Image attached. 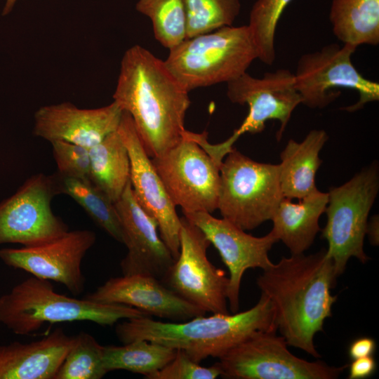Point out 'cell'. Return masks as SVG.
Instances as JSON below:
<instances>
[{
  "instance_id": "cell-1",
  "label": "cell",
  "mask_w": 379,
  "mask_h": 379,
  "mask_svg": "<svg viewBox=\"0 0 379 379\" xmlns=\"http://www.w3.org/2000/svg\"><path fill=\"white\" fill-rule=\"evenodd\" d=\"M337 276L325 249L315 253L282 257L262 270L256 280L261 294L272 302L277 328L287 344L314 358L317 333L332 315L337 296L331 290Z\"/></svg>"
},
{
  "instance_id": "cell-2",
  "label": "cell",
  "mask_w": 379,
  "mask_h": 379,
  "mask_svg": "<svg viewBox=\"0 0 379 379\" xmlns=\"http://www.w3.org/2000/svg\"><path fill=\"white\" fill-rule=\"evenodd\" d=\"M189 92L164 60L140 45L124 53L114 101L131 117L150 157L177 145L186 130L185 117L191 104Z\"/></svg>"
},
{
  "instance_id": "cell-3",
  "label": "cell",
  "mask_w": 379,
  "mask_h": 379,
  "mask_svg": "<svg viewBox=\"0 0 379 379\" xmlns=\"http://www.w3.org/2000/svg\"><path fill=\"white\" fill-rule=\"evenodd\" d=\"M277 330L272 304L261 294L258 302L244 312L167 322L142 316L125 319L115 332L123 344L146 340L182 350L201 363L210 357L219 358L254 331Z\"/></svg>"
},
{
  "instance_id": "cell-4",
  "label": "cell",
  "mask_w": 379,
  "mask_h": 379,
  "mask_svg": "<svg viewBox=\"0 0 379 379\" xmlns=\"http://www.w3.org/2000/svg\"><path fill=\"white\" fill-rule=\"evenodd\" d=\"M147 316L134 307L78 299L57 293L48 280L28 278L0 298V323L18 335L45 324L88 321L112 326L118 321Z\"/></svg>"
},
{
  "instance_id": "cell-5",
  "label": "cell",
  "mask_w": 379,
  "mask_h": 379,
  "mask_svg": "<svg viewBox=\"0 0 379 379\" xmlns=\"http://www.w3.org/2000/svg\"><path fill=\"white\" fill-rule=\"evenodd\" d=\"M258 59L248 25L226 26L187 38L169 50L164 60L188 91L227 83L244 73Z\"/></svg>"
},
{
  "instance_id": "cell-6",
  "label": "cell",
  "mask_w": 379,
  "mask_h": 379,
  "mask_svg": "<svg viewBox=\"0 0 379 379\" xmlns=\"http://www.w3.org/2000/svg\"><path fill=\"white\" fill-rule=\"evenodd\" d=\"M220 166L218 209L241 230L271 220L284 199L279 164L254 161L233 148Z\"/></svg>"
},
{
  "instance_id": "cell-7",
  "label": "cell",
  "mask_w": 379,
  "mask_h": 379,
  "mask_svg": "<svg viewBox=\"0 0 379 379\" xmlns=\"http://www.w3.org/2000/svg\"><path fill=\"white\" fill-rule=\"evenodd\" d=\"M378 173L373 163L328 192L322 237L328 241L326 255L333 260L337 277L343 273L350 258L363 264L370 259L364 241L368 215L379 191Z\"/></svg>"
},
{
  "instance_id": "cell-8",
  "label": "cell",
  "mask_w": 379,
  "mask_h": 379,
  "mask_svg": "<svg viewBox=\"0 0 379 379\" xmlns=\"http://www.w3.org/2000/svg\"><path fill=\"white\" fill-rule=\"evenodd\" d=\"M227 86L229 100L235 104H246L248 113L229 138L221 143L206 145V152L218 163L232 150L233 145L241 135L261 133L268 120L279 121L277 139L280 140L293 110L302 103L295 88L294 74L288 69L266 72L262 78L245 72L227 82Z\"/></svg>"
},
{
  "instance_id": "cell-9",
  "label": "cell",
  "mask_w": 379,
  "mask_h": 379,
  "mask_svg": "<svg viewBox=\"0 0 379 379\" xmlns=\"http://www.w3.org/2000/svg\"><path fill=\"white\" fill-rule=\"evenodd\" d=\"M276 331H256L220 356L221 376L232 379H335L347 365L309 361L292 354Z\"/></svg>"
},
{
  "instance_id": "cell-10",
  "label": "cell",
  "mask_w": 379,
  "mask_h": 379,
  "mask_svg": "<svg viewBox=\"0 0 379 379\" xmlns=\"http://www.w3.org/2000/svg\"><path fill=\"white\" fill-rule=\"evenodd\" d=\"M357 48L333 43L319 51L302 54L298 59L295 84L302 103L322 109L335 100L346 88L359 93V100L343 108L347 112L361 109L366 103L379 100V84L367 79L355 68L351 57Z\"/></svg>"
},
{
  "instance_id": "cell-11",
  "label": "cell",
  "mask_w": 379,
  "mask_h": 379,
  "mask_svg": "<svg viewBox=\"0 0 379 379\" xmlns=\"http://www.w3.org/2000/svg\"><path fill=\"white\" fill-rule=\"evenodd\" d=\"M151 161L171 201L183 214L218 209L220 166L193 140L183 133L177 145Z\"/></svg>"
},
{
  "instance_id": "cell-12",
  "label": "cell",
  "mask_w": 379,
  "mask_h": 379,
  "mask_svg": "<svg viewBox=\"0 0 379 379\" xmlns=\"http://www.w3.org/2000/svg\"><path fill=\"white\" fill-rule=\"evenodd\" d=\"M180 220L178 256L160 280L206 312L229 313V277L208 260L207 249L211 243L201 230L185 216Z\"/></svg>"
},
{
  "instance_id": "cell-13",
  "label": "cell",
  "mask_w": 379,
  "mask_h": 379,
  "mask_svg": "<svg viewBox=\"0 0 379 379\" xmlns=\"http://www.w3.org/2000/svg\"><path fill=\"white\" fill-rule=\"evenodd\" d=\"M55 193L50 175L28 178L11 197L0 202V244L33 246L53 240L69 230L51 209Z\"/></svg>"
},
{
  "instance_id": "cell-14",
  "label": "cell",
  "mask_w": 379,
  "mask_h": 379,
  "mask_svg": "<svg viewBox=\"0 0 379 379\" xmlns=\"http://www.w3.org/2000/svg\"><path fill=\"white\" fill-rule=\"evenodd\" d=\"M88 230H68L62 235L33 246L0 249V259L7 265L26 271L36 278L63 284L74 295L84 289L81 262L95 242Z\"/></svg>"
},
{
  "instance_id": "cell-15",
  "label": "cell",
  "mask_w": 379,
  "mask_h": 379,
  "mask_svg": "<svg viewBox=\"0 0 379 379\" xmlns=\"http://www.w3.org/2000/svg\"><path fill=\"white\" fill-rule=\"evenodd\" d=\"M184 216L199 228L218 250L230 272L227 301L232 313L239 308V293L244 272L248 269L267 268L273 262L269 258L272 246L278 241L270 232L262 237L247 234L225 218H216L204 211Z\"/></svg>"
},
{
  "instance_id": "cell-16",
  "label": "cell",
  "mask_w": 379,
  "mask_h": 379,
  "mask_svg": "<svg viewBox=\"0 0 379 379\" xmlns=\"http://www.w3.org/2000/svg\"><path fill=\"white\" fill-rule=\"evenodd\" d=\"M130 159V180L142 208L157 222L159 234L175 260L180 252V218L147 154L131 115L123 111L117 128Z\"/></svg>"
},
{
  "instance_id": "cell-17",
  "label": "cell",
  "mask_w": 379,
  "mask_h": 379,
  "mask_svg": "<svg viewBox=\"0 0 379 379\" xmlns=\"http://www.w3.org/2000/svg\"><path fill=\"white\" fill-rule=\"evenodd\" d=\"M114 205L127 248L120 263L122 274H147L161 279L175 259L159 234L157 222L138 202L131 180Z\"/></svg>"
},
{
  "instance_id": "cell-18",
  "label": "cell",
  "mask_w": 379,
  "mask_h": 379,
  "mask_svg": "<svg viewBox=\"0 0 379 379\" xmlns=\"http://www.w3.org/2000/svg\"><path fill=\"white\" fill-rule=\"evenodd\" d=\"M123 110L113 101L95 109H81L69 102L41 107L34 115L33 134L49 141H65L86 148L117 130Z\"/></svg>"
},
{
  "instance_id": "cell-19",
  "label": "cell",
  "mask_w": 379,
  "mask_h": 379,
  "mask_svg": "<svg viewBox=\"0 0 379 379\" xmlns=\"http://www.w3.org/2000/svg\"><path fill=\"white\" fill-rule=\"evenodd\" d=\"M85 298L128 305L172 321H184L206 312L182 298L160 279L147 274H123L108 279Z\"/></svg>"
},
{
  "instance_id": "cell-20",
  "label": "cell",
  "mask_w": 379,
  "mask_h": 379,
  "mask_svg": "<svg viewBox=\"0 0 379 379\" xmlns=\"http://www.w3.org/2000/svg\"><path fill=\"white\" fill-rule=\"evenodd\" d=\"M72 340L57 328L39 340L0 347V379H55Z\"/></svg>"
},
{
  "instance_id": "cell-21",
  "label": "cell",
  "mask_w": 379,
  "mask_h": 379,
  "mask_svg": "<svg viewBox=\"0 0 379 379\" xmlns=\"http://www.w3.org/2000/svg\"><path fill=\"white\" fill-rule=\"evenodd\" d=\"M328 139L324 130L310 131L301 142L290 139L280 154L279 181L284 198L299 200L319 190V153Z\"/></svg>"
},
{
  "instance_id": "cell-22",
  "label": "cell",
  "mask_w": 379,
  "mask_h": 379,
  "mask_svg": "<svg viewBox=\"0 0 379 379\" xmlns=\"http://www.w3.org/2000/svg\"><path fill=\"white\" fill-rule=\"evenodd\" d=\"M328 192L319 190L300 199L298 203L284 198L277 208L270 231L281 241L292 255L304 253L320 232L319 220L325 212Z\"/></svg>"
},
{
  "instance_id": "cell-23",
  "label": "cell",
  "mask_w": 379,
  "mask_h": 379,
  "mask_svg": "<svg viewBox=\"0 0 379 379\" xmlns=\"http://www.w3.org/2000/svg\"><path fill=\"white\" fill-rule=\"evenodd\" d=\"M89 155L90 180L116 203L130 180L131 170L128 152L118 131L91 147Z\"/></svg>"
},
{
  "instance_id": "cell-24",
  "label": "cell",
  "mask_w": 379,
  "mask_h": 379,
  "mask_svg": "<svg viewBox=\"0 0 379 379\" xmlns=\"http://www.w3.org/2000/svg\"><path fill=\"white\" fill-rule=\"evenodd\" d=\"M329 20L343 44H379V0H332Z\"/></svg>"
},
{
  "instance_id": "cell-25",
  "label": "cell",
  "mask_w": 379,
  "mask_h": 379,
  "mask_svg": "<svg viewBox=\"0 0 379 379\" xmlns=\"http://www.w3.org/2000/svg\"><path fill=\"white\" fill-rule=\"evenodd\" d=\"M56 195L72 198L104 231L124 244L121 221L114 204L88 179L68 177L58 172L50 175Z\"/></svg>"
},
{
  "instance_id": "cell-26",
  "label": "cell",
  "mask_w": 379,
  "mask_h": 379,
  "mask_svg": "<svg viewBox=\"0 0 379 379\" xmlns=\"http://www.w3.org/2000/svg\"><path fill=\"white\" fill-rule=\"evenodd\" d=\"M176 350L164 345L135 340L121 346H103L106 371L124 370L150 377L167 365L175 357Z\"/></svg>"
},
{
  "instance_id": "cell-27",
  "label": "cell",
  "mask_w": 379,
  "mask_h": 379,
  "mask_svg": "<svg viewBox=\"0 0 379 379\" xmlns=\"http://www.w3.org/2000/svg\"><path fill=\"white\" fill-rule=\"evenodd\" d=\"M136 10L152 22L155 39L171 49L186 39V13L183 0H138Z\"/></svg>"
},
{
  "instance_id": "cell-28",
  "label": "cell",
  "mask_w": 379,
  "mask_h": 379,
  "mask_svg": "<svg viewBox=\"0 0 379 379\" xmlns=\"http://www.w3.org/2000/svg\"><path fill=\"white\" fill-rule=\"evenodd\" d=\"M107 373L103 346L91 335L81 332L72 336L70 347L55 379H100Z\"/></svg>"
},
{
  "instance_id": "cell-29",
  "label": "cell",
  "mask_w": 379,
  "mask_h": 379,
  "mask_svg": "<svg viewBox=\"0 0 379 379\" xmlns=\"http://www.w3.org/2000/svg\"><path fill=\"white\" fill-rule=\"evenodd\" d=\"M186 39L231 26L241 11L239 0H183Z\"/></svg>"
},
{
  "instance_id": "cell-30",
  "label": "cell",
  "mask_w": 379,
  "mask_h": 379,
  "mask_svg": "<svg viewBox=\"0 0 379 379\" xmlns=\"http://www.w3.org/2000/svg\"><path fill=\"white\" fill-rule=\"evenodd\" d=\"M292 0H256L248 25L255 44L258 59L272 65L276 59L275 33L281 14Z\"/></svg>"
},
{
  "instance_id": "cell-31",
  "label": "cell",
  "mask_w": 379,
  "mask_h": 379,
  "mask_svg": "<svg viewBox=\"0 0 379 379\" xmlns=\"http://www.w3.org/2000/svg\"><path fill=\"white\" fill-rule=\"evenodd\" d=\"M57 172L61 175L80 179H89V149L65 141L51 142Z\"/></svg>"
},
{
  "instance_id": "cell-32",
  "label": "cell",
  "mask_w": 379,
  "mask_h": 379,
  "mask_svg": "<svg viewBox=\"0 0 379 379\" xmlns=\"http://www.w3.org/2000/svg\"><path fill=\"white\" fill-rule=\"evenodd\" d=\"M221 376L217 363L205 367L192 360L184 351L176 350L174 358L149 379H215Z\"/></svg>"
},
{
  "instance_id": "cell-33",
  "label": "cell",
  "mask_w": 379,
  "mask_h": 379,
  "mask_svg": "<svg viewBox=\"0 0 379 379\" xmlns=\"http://www.w3.org/2000/svg\"><path fill=\"white\" fill-rule=\"evenodd\" d=\"M376 361L372 356L353 359L349 366V379H364L376 370Z\"/></svg>"
},
{
  "instance_id": "cell-34",
  "label": "cell",
  "mask_w": 379,
  "mask_h": 379,
  "mask_svg": "<svg viewBox=\"0 0 379 379\" xmlns=\"http://www.w3.org/2000/svg\"><path fill=\"white\" fill-rule=\"evenodd\" d=\"M375 349L376 343L372 338L361 337L352 342L348 349V354L349 357L353 360L372 356Z\"/></svg>"
},
{
  "instance_id": "cell-35",
  "label": "cell",
  "mask_w": 379,
  "mask_h": 379,
  "mask_svg": "<svg viewBox=\"0 0 379 379\" xmlns=\"http://www.w3.org/2000/svg\"><path fill=\"white\" fill-rule=\"evenodd\" d=\"M366 234H368L370 243L378 246L379 242V218L378 215L371 217L368 221Z\"/></svg>"
},
{
  "instance_id": "cell-36",
  "label": "cell",
  "mask_w": 379,
  "mask_h": 379,
  "mask_svg": "<svg viewBox=\"0 0 379 379\" xmlns=\"http://www.w3.org/2000/svg\"><path fill=\"white\" fill-rule=\"evenodd\" d=\"M18 1V0H5V4L2 11V15H8L13 9Z\"/></svg>"
}]
</instances>
